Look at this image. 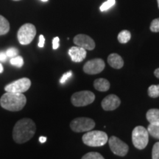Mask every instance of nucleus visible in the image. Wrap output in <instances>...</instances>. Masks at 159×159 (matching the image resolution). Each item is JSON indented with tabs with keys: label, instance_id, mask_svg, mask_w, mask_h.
I'll use <instances>...</instances> for the list:
<instances>
[{
	"label": "nucleus",
	"instance_id": "nucleus-11",
	"mask_svg": "<svg viewBox=\"0 0 159 159\" xmlns=\"http://www.w3.org/2000/svg\"><path fill=\"white\" fill-rule=\"evenodd\" d=\"M74 43L77 47H82L85 50H93L95 48L94 41L87 35H77L74 38Z\"/></svg>",
	"mask_w": 159,
	"mask_h": 159
},
{
	"label": "nucleus",
	"instance_id": "nucleus-28",
	"mask_svg": "<svg viewBox=\"0 0 159 159\" xmlns=\"http://www.w3.org/2000/svg\"><path fill=\"white\" fill-rule=\"evenodd\" d=\"M60 39L58 37H55L52 40V48L53 49H57L59 47Z\"/></svg>",
	"mask_w": 159,
	"mask_h": 159
},
{
	"label": "nucleus",
	"instance_id": "nucleus-24",
	"mask_svg": "<svg viewBox=\"0 0 159 159\" xmlns=\"http://www.w3.org/2000/svg\"><path fill=\"white\" fill-rule=\"evenodd\" d=\"M150 30L153 33H158L159 32V18L154 19L151 22Z\"/></svg>",
	"mask_w": 159,
	"mask_h": 159
},
{
	"label": "nucleus",
	"instance_id": "nucleus-17",
	"mask_svg": "<svg viewBox=\"0 0 159 159\" xmlns=\"http://www.w3.org/2000/svg\"><path fill=\"white\" fill-rule=\"evenodd\" d=\"M10 30V23L2 16L0 15V35L7 34Z\"/></svg>",
	"mask_w": 159,
	"mask_h": 159
},
{
	"label": "nucleus",
	"instance_id": "nucleus-20",
	"mask_svg": "<svg viewBox=\"0 0 159 159\" xmlns=\"http://www.w3.org/2000/svg\"><path fill=\"white\" fill-rule=\"evenodd\" d=\"M148 95L152 98H157L159 97V84L152 85L148 88Z\"/></svg>",
	"mask_w": 159,
	"mask_h": 159
},
{
	"label": "nucleus",
	"instance_id": "nucleus-18",
	"mask_svg": "<svg viewBox=\"0 0 159 159\" xmlns=\"http://www.w3.org/2000/svg\"><path fill=\"white\" fill-rule=\"evenodd\" d=\"M131 39V34L128 30H125L121 31L118 35V41L119 43H126L130 41Z\"/></svg>",
	"mask_w": 159,
	"mask_h": 159
},
{
	"label": "nucleus",
	"instance_id": "nucleus-12",
	"mask_svg": "<svg viewBox=\"0 0 159 159\" xmlns=\"http://www.w3.org/2000/svg\"><path fill=\"white\" fill-rule=\"evenodd\" d=\"M120 104V99L115 94H109L108 96L105 97L101 103L102 108L107 111L116 110Z\"/></svg>",
	"mask_w": 159,
	"mask_h": 159
},
{
	"label": "nucleus",
	"instance_id": "nucleus-4",
	"mask_svg": "<svg viewBox=\"0 0 159 159\" xmlns=\"http://www.w3.org/2000/svg\"><path fill=\"white\" fill-rule=\"evenodd\" d=\"M132 142L134 147L139 150H143L149 142V133L143 126H137L132 132Z\"/></svg>",
	"mask_w": 159,
	"mask_h": 159
},
{
	"label": "nucleus",
	"instance_id": "nucleus-5",
	"mask_svg": "<svg viewBox=\"0 0 159 159\" xmlns=\"http://www.w3.org/2000/svg\"><path fill=\"white\" fill-rule=\"evenodd\" d=\"M36 35V29L33 24L27 23L20 27L17 33V38L21 45L30 44Z\"/></svg>",
	"mask_w": 159,
	"mask_h": 159
},
{
	"label": "nucleus",
	"instance_id": "nucleus-36",
	"mask_svg": "<svg viewBox=\"0 0 159 159\" xmlns=\"http://www.w3.org/2000/svg\"><path fill=\"white\" fill-rule=\"evenodd\" d=\"M13 1H20V0H13Z\"/></svg>",
	"mask_w": 159,
	"mask_h": 159
},
{
	"label": "nucleus",
	"instance_id": "nucleus-13",
	"mask_svg": "<svg viewBox=\"0 0 159 159\" xmlns=\"http://www.w3.org/2000/svg\"><path fill=\"white\" fill-rule=\"evenodd\" d=\"M69 55L73 62L79 63L86 57V50L80 47H72L69 49Z\"/></svg>",
	"mask_w": 159,
	"mask_h": 159
},
{
	"label": "nucleus",
	"instance_id": "nucleus-3",
	"mask_svg": "<svg viewBox=\"0 0 159 159\" xmlns=\"http://www.w3.org/2000/svg\"><path fill=\"white\" fill-rule=\"evenodd\" d=\"M83 142L89 147H102L108 142V135L100 130L88 131L83 136Z\"/></svg>",
	"mask_w": 159,
	"mask_h": 159
},
{
	"label": "nucleus",
	"instance_id": "nucleus-7",
	"mask_svg": "<svg viewBox=\"0 0 159 159\" xmlns=\"http://www.w3.org/2000/svg\"><path fill=\"white\" fill-rule=\"evenodd\" d=\"M95 122L93 119L87 117H79L73 119L70 123L71 130L76 133L88 132L94 129Z\"/></svg>",
	"mask_w": 159,
	"mask_h": 159
},
{
	"label": "nucleus",
	"instance_id": "nucleus-15",
	"mask_svg": "<svg viewBox=\"0 0 159 159\" xmlns=\"http://www.w3.org/2000/svg\"><path fill=\"white\" fill-rule=\"evenodd\" d=\"M94 87L96 90L104 92V91H107L110 89V83L106 79L99 78L94 80Z\"/></svg>",
	"mask_w": 159,
	"mask_h": 159
},
{
	"label": "nucleus",
	"instance_id": "nucleus-26",
	"mask_svg": "<svg viewBox=\"0 0 159 159\" xmlns=\"http://www.w3.org/2000/svg\"><path fill=\"white\" fill-rule=\"evenodd\" d=\"M18 53H19L18 49L16 48H13V47H12V48H9L7 51H6V55H7V56L8 57H11V58L17 56Z\"/></svg>",
	"mask_w": 159,
	"mask_h": 159
},
{
	"label": "nucleus",
	"instance_id": "nucleus-33",
	"mask_svg": "<svg viewBox=\"0 0 159 159\" xmlns=\"http://www.w3.org/2000/svg\"><path fill=\"white\" fill-rule=\"evenodd\" d=\"M3 70H4V68H3L2 65V63H0V74L3 72Z\"/></svg>",
	"mask_w": 159,
	"mask_h": 159
},
{
	"label": "nucleus",
	"instance_id": "nucleus-16",
	"mask_svg": "<svg viewBox=\"0 0 159 159\" xmlns=\"http://www.w3.org/2000/svg\"><path fill=\"white\" fill-rule=\"evenodd\" d=\"M146 118L150 124L159 125V109H150L147 112Z\"/></svg>",
	"mask_w": 159,
	"mask_h": 159
},
{
	"label": "nucleus",
	"instance_id": "nucleus-21",
	"mask_svg": "<svg viewBox=\"0 0 159 159\" xmlns=\"http://www.w3.org/2000/svg\"><path fill=\"white\" fill-rule=\"evenodd\" d=\"M10 63H11V64L15 66L18 67V68H21L24 65V59L21 56L17 55V56L14 57H12L11 61H10Z\"/></svg>",
	"mask_w": 159,
	"mask_h": 159
},
{
	"label": "nucleus",
	"instance_id": "nucleus-9",
	"mask_svg": "<svg viewBox=\"0 0 159 159\" xmlns=\"http://www.w3.org/2000/svg\"><path fill=\"white\" fill-rule=\"evenodd\" d=\"M108 144L111 150L116 156L123 157L128 154L129 150L128 145L117 137L111 136L108 139Z\"/></svg>",
	"mask_w": 159,
	"mask_h": 159
},
{
	"label": "nucleus",
	"instance_id": "nucleus-19",
	"mask_svg": "<svg viewBox=\"0 0 159 159\" xmlns=\"http://www.w3.org/2000/svg\"><path fill=\"white\" fill-rule=\"evenodd\" d=\"M148 131L150 136L155 139H159V125L150 124L148 125Z\"/></svg>",
	"mask_w": 159,
	"mask_h": 159
},
{
	"label": "nucleus",
	"instance_id": "nucleus-25",
	"mask_svg": "<svg viewBox=\"0 0 159 159\" xmlns=\"http://www.w3.org/2000/svg\"><path fill=\"white\" fill-rule=\"evenodd\" d=\"M152 159H159V142L153 145L152 150Z\"/></svg>",
	"mask_w": 159,
	"mask_h": 159
},
{
	"label": "nucleus",
	"instance_id": "nucleus-35",
	"mask_svg": "<svg viewBox=\"0 0 159 159\" xmlns=\"http://www.w3.org/2000/svg\"><path fill=\"white\" fill-rule=\"evenodd\" d=\"M158 1V8H159V0H157Z\"/></svg>",
	"mask_w": 159,
	"mask_h": 159
},
{
	"label": "nucleus",
	"instance_id": "nucleus-32",
	"mask_svg": "<svg viewBox=\"0 0 159 159\" xmlns=\"http://www.w3.org/2000/svg\"><path fill=\"white\" fill-rule=\"evenodd\" d=\"M154 75H155V76L157 77V78L159 79V68L156 69V70L154 71Z\"/></svg>",
	"mask_w": 159,
	"mask_h": 159
},
{
	"label": "nucleus",
	"instance_id": "nucleus-8",
	"mask_svg": "<svg viewBox=\"0 0 159 159\" xmlns=\"http://www.w3.org/2000/svg\"><path fill=\"white\" fill-rule=\"evenodd\" d=\"M31 86L30 80L27 77H23L16 80L13 81L5 86V91L6 92H14V93H25Z\"/></svg>",
	"mask_w": 159,
	"mask_h": 159
},
{
	"label": "nucleus",
	"instance_id": "nucleus-29",
	"mask_svg": "<svg viewBox=\"0 0 159 159\" xmlns=\"http://www.w3.org/2000/svg\"><path fill=\"white\" fill-rule=\"evenodd\" d=\"M44 43H45V39L43 37V35H41L39 36V47L40 48H43L44 47Z\"/></svg>",
	"mask_w": 159,
	"mask_h": 159
},
{
	"label": "nucleus",
	"instance_id": "nucleus-27",
	"mask_svg": "<svg viewBox=\"0 0 159 159\" xmlns=\"http://www.w3.org/2000/svg\"><path fill=\"white\" fill-rule=\"evenodd\" d=\"M71 77H72V71H69L68 72L63 75V76L61 77V80H60V83H61V84H64V83L66 82L69 78H71Z\"/></svg>",
	"mask_w": 159,
	"mask_h": 159
},
{
	"label": "nucleus",
	"instance_id": "nucleus-23",
	"mask_svg": "<svg viewBox=\"0 0 159 159\" xmlns=\"http://www.w3.org/2000/svg\"><path fill=\"white\" fill-rule=\"evenodd\" d=\"M116 1L115 0H107L106 2H105L102 5L100 6V11L102 12H104L105 11H108L113 6L115 5Z\"/></svg>",
	"mask_w": 159,
	"mask_h": 159
},
{
	"label": "nucleus",
	"instance_id": "nucleus-1",
	"mask_svg": "<svg viewBox=\"0 0 159 159\" xmlns=\"http://www.w3.org/2000/svg\"><path fill=\"white\" fill-rule=\"evenodd\" d=\"M36 131L35 122L29 118L20 119L13 130V139L17 144H23L33 138Z\"/></svg>",
	"mask_w": 159,
	"mask_h": 159
},
{
	"label": "nucleus",
	"instance_id": "nucleus-22",
	"mask_svg": "<svg viewBox=\"0 0 159 159\" xmlns=\"http://www.w3.org/2000/svg\"><path fill=\"white\" fill-rule=\"evenodd\" d=\"M81 159H105L102 155L99 154V152H90L84 155Z\"/></svg>",
	"mask_w": 159,
	"mask_h": 159
},
{
	"label": "nucleus",
	"instance_id": "nucleus-10",
	"mask_svg": "<svg viewBox=\"0 0 159 159\" xmlns=\"http://www.w3.org/2000/svg\"><path fill=\"white\" fill-rule=\"evenodd\" d=\"M105 66V62L102 59L95 58L85 63L83 66V71L88 75H97L102 72Z\"/></svg>",
	"mask_w": 159,
	"mask_h": 159
},
{
	"label": "nucleus",
	"instance_id": "nucleus-34",
	"mask_svg": "<svg viewBox=\"0 0 159 159\" xmlns=\"http://www.w3.org/2000/svg\"><path fill=\"white\" fill-rule=\"evenodd\" d=\"M41 1H42V2H47L48 0H41Z\"/></svg>",
	"mask_w": 159,
	"mask_h": 159
},
{
	"label": "nucleus",
	"instance_id": "nucleus-2",
	"mask_svg": "<svg viewBox=\"0 0 159 159\" xmlns=\"http://www.w3.org/2000/svg\"><path fill=\"white\" fill-rule=\"evenodd\" d=\"M27 103V98L21 93L6 92L0 98L2 108L10 111L22 110Z\"/></svg>",
	"mask_w": 159,
	"mask_h": 159
},
{
	"label": "nucleus",
	"instance_id": "nucleus-31",
	"mask_svg": "<svg viewBox=\"0 0 159 159\" xmlns=\"http://www.w3.org/2000/svg\"><path fill=\"white\" fill-rule=\"evenodd\" d=\"M47 141V137L45 136H40L39 137V142L41 143H44Z\"/></svg>",
	"mask_w": 159,
	"mask_h": 159
},
{
	"label": "nucleus",
	"instance_id": "nucleus-6",
	"mask_svg": "<svg viewBox=\"0 0 159 159\" xmlns=\"http://www.w3.org/2000/svg\"><path fill=\"white\" fill-rule=\"evenodd\" d=\"M95 95L90 91H81L75 93L71 97V102L75 107H83L94 101Z\"/></svg>",
	"mask_w": 159,
	"mask_h": 159
},
{
	"label": "nucleus",
	"instance_id": "nucleus-30",
	"mask_svg": "<svg viewBox=\"0 0 159 159\" xmlns=\"http://www.w3.org/2000/svg\"><path fill=\"white\" fill-rule=\"evenodd\" d=\"M7 56L6 55V52H0V61L1 62H5L7 61Z\"/></svg>",
	"mask_w": 159,
	"mask_h": 159
},
{
	"label": "nucleus",
	"instance_id": "nucleus-14",
	"mask_svg": "<svg viewBox=\"0 0 159 159\" xmlns=\"http://www.w3.org/2000/svg\"><path fill=\"white\" fill-rule=\"evenodd\" d=\"M108 63L112 68L119 69L124 66V61L120 55L116 53H112L108 57Z\"/></svg>",
	"mask_w": 159,
	"mask_h": 159
}]
</instances>
